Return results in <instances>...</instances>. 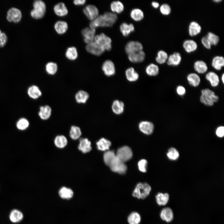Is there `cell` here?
Here are the masks:
<instances>
[{
	"label": "cell",
	"mask_w": 224,
	"mask_h": 224,
	"mask_svg": "<svg viewBox=\"0 0 224 224\" xmlns=\"http://www.w3.org/2000/svg\"><path fill=\"white\" fill-rule=\"evenodd\" d=\"M117 16L116 13L106 12L100 15L91 21L89 24L90 27L95 29L100 27H111L116 22Z\"/></svg>",
	"instance_id": "cell-1"
},
{
	"label": "cell",
	"mask_w": 224,
	"mask_h": 224,
	"mask_svg": "<svg viewBox=\"0 0 224 224\" xmlns=\"http://www.w3.org/2000/svg\"><path fill=\"white\" fill-rule=\"evenodd\" d=\"M200 100L201 103L208 106L213 105L214 103L219 100V97L215 95V92L208 88L202 89Z\"/></svg>",
	"instance_id": "cell-2"
},
{
	"label": "cell",
	"mask_w": 224,
	"mask_h": 224,
	"mask_svg": "<svg viewBox=\"0 0 224 224\" xmlns=\"http://www.w3.org/2000/svg\"><path fill=\"white\" fill-rule=\"evenodd\" d=\"M151 190V187L147 183H139L136 186L132 194L134 198L143 199L149 196Z\"/></svg>",
	"instance_id": "cell-3"
},
{
	"label": "cell",
	"mask_w": 224,
	"mask_h": 224,
	"mask_svg": "<svg viewBox=\"0 0 224 224\" xmlns=\"http://www.w3.org/2000/svg\"><path fill=\"white\" fill-rule=\"evenodd\" d=\"M33 8L30 12L31 17L36 19H40L44 17L46 10L45 3L41 0L35 1L33 3Z\"/></svg>",
	"instance_id": "cell-4"
},
{
	"label": "cell",
	"mask_w": 224,
	"mask_h": 224,
	"mask_svg": "<svg viewBox=\"0 0 224 224\" xmlns=\"http://www.w3.org/2000/svg\"><path fill=\"white\" fill-rule=\"evenodd\" d=\"M94 41L105 51H110L111 49L112 40L111 38L103 33L96 35Z\"/></svg>",
	"instance_id": "cell-5"
},
{
	"label": "cell",
	"mask_w": 224,
	"mask_h": 224,
	"mask_svg": "<svg viewBox=\"0 0 224 224\" xmlns=\"http://www.w3.org/2000/svg\"><path fill=\"white\" fill-rule=\"evenodd\" d=\"M109 166L112 171L121 174H124L127 170V167L124 162L119 159L116 156Z\"/></svg>",
	"instance_id": "cell-6"
},
{
	"label": "cell",
	"mask_w": 224,
	"mask_h": 224,
	"mask_svg": "<svg viewBox=\"0 0 224 224\" xmlns=\"http://www.w3.org/2000/svg\"><path fill=\"white\" fill-rule=\"evenodd\" d=\"M116 155L119 159L124 162L132 158L133 153L130 147L124 146L117 150Z\"/></svg>",
	"instance_id": "cell-7"
},
{
	"label": "cell",
	"mask_w": 224,
	"mask_h": 224,
	"mask_svg": "<svg viewBox=\"0 0 224 224\" xmlns=\"http://www.w3.org/2000/svg\"><path fill=\"white\" fill-rule=\"evenodd\" d=\"M83 12L90 20H93L99 16V10L95 5L88 4L83 9Z\"/></svg>",
	"instance_id": "cell-8"
},
{
	"label": "cell",
	"mask_w": 224,
	"mask_h": 224,
	"mask_svg": "<svg viewBox=\"0 0 224 224\" xmlns=\"http://www.w3.org/2000/svg\"><path fill=\"white\" fill-rule=\"evenodd\" d=\"M21 17V11L16 8H11L7 12V18L9 22L17 23L20 21Z\"/></svg>",
	"instance_id": "cell-9"
},
{
	"label": "cell",
	"mask_w": 224,
	"mask_h": 224,
	"mask_svg": "<svg viewBox=\"0 0 224 224\" xmlns=\"http://www.w3.org/2000/svg\"><path fill=\"white\" fill-rule=\"evenodd\" d=\"M143 46L140 42L130 41L128 42L125 46V51L128 55L136 52L142 50Z\"/></svg>",
	"instance_id": "cell-10"
},
{
	"label": "cell",
	"mask_w": 224,
	"mask_h": 224,
	"mask_svg": "<svg viewBox=\"0 0 224 224\" xmlns=\"http://www.w3.org/2000/svg\"><path fill=\"white\" fill-rule=\"evenodd\" d=\"M86 49L88 53L97 56L101 55L105 51L94 41L87 44L86 47Z\"/></svg>",
	"instance_id": "cell-11"
},
{
	"label": "cell",
	"mask_w": 224,
	"mask_h": 224,
	"mask_svg": "<svg viewBox=\"0 0 224 224\" xmlns=\"http://www.w3.org/2000/svg\"><path fill=\"white\" fill-rule=\"evenodd\" d=\"M96 32L95 29L90 27L83 29L82 30V33L83 37L84 42L87 44L93 42L96 35Z\"/></svg>",
	"instance_id": "cell-12"
},
{
	"label": "cell",
	"mask_w": 224,
	"mask_h": 224,
	"mask_svg": "<svg viewBox=\"0 0 224 224\" xmlns=\"http://www.w3.org/2000/svg\"><path fill=\"white\" fill-rule=\"evenodd\" d=\"M102 68L104 74L109 77L113 75L115 73V69L113 62L110 60H107L103 63Z\"/></svg>",
	"instance_id": "cell-13"
},
{
	"label": "cell",
	"mask_w": 224,
	"mask_h": 224,
	"mask_svg": "<svg viewBox=\"0 0 224 224\" xmlns=\"http://www.w3.org/2000/svg\"><path fill=\"white\" fill-rule=\"evenodd\" d=\"M138 127L141 132L147 135L152 134L154 129L153 124L150 122L146 121L140 122Z\"/></svg>",
	"instance_id": "cell-14"
},
{
	"label": "cell",
	"mask_w": 224,
	"mask_h": 224,
	"mask_svg": "<svg viewBox=\"0 0 224 224\" xmlns=\"http://www.w3.org/2000/svg\"><path fill=\"white\" fill-rule=\"evenodd\" d=\"M145 53L142 50H140L128 55V58L130 61L134 63H139L144 61Z\"/></svg>",
	"instance_id": "cell-15"
},
{
	"label": "cell",
	"mask_w": 224,
	"mask_h": 224,
	"mask_svg": "<svg viewBox=\"0 0 224 224\" xmlns=\"http://www.w3.org/2000/svg\"><path fill=\"white\" fill-rule=\"evenodd\" d=\"M160 217L161 219L164 221L168 222H171L174 217L173 211L170 208H164L161 211Z\"/></svg>",
	"instance_id": "cell-16"
},
{
	"label": "cell",
	"mask_w": 224,
	"mask_h": 224,
	"mask_svg": "<svg viewBox=\"0 0 224 224\" xmlns=\"http://www.w3.org/2000/svg\"><path fill=\"white\" fill-rule=\"evenodd\" d=\"M78 148L84 153L90 152L92 149L91 142L87 138L80 139Z\"/></svg>",
	"instance_id": "cell-17"
},
{
	"label": "cell",
	"mask_w": 224,
	"mask_h": 224,
	"mask_svg": "<svg viewBox=\"0 0 224 224\" xmlns=\"http://www.w3.org/2000/svg\"><path fill=\"white\" fill-rule=\"evenodd\" d=\"M27 93L29 96L33 99H37L42 95V92L39 87L35 85L29 86L27 90Z\"/></svg>",
	"instance_id": "cell-18"
},
{
	"label": "cell",
	"mask_w": 224,
	"mask_h": 224,
	"mask_svg": "<svg viewBox=\"0 0 224 224\" xmlns=\"http://www.w3.org/2000/svg\"><path fill=\"white\" fill-rule=\"evenodd\" d=\"M181 59V56L179 53L174 52L168 57L167 63L169 66H176L180 64Z\"/></svg>",
	"instance_id": "cell-19"
},
{
	"label": "cell",
	"mask_w": 224,
	"mask_h": 224,
	"mask_svg": "<svg viewBox=\"0 0 224 224\" xmlns=\"http://www.w3.org/2000/svg\"><path fill=\"white\" fill-rule=\"evenodd\" d=\"M54 11L55 14L59 16H66L68 13V11L65 4L60 2L55 5L54 7Z\"/></svg>",
	"instance_id": "cell-20"
},
{
	"label": "cell",
	"mask_w": 224,
	"mask_h": 224,
	"mask_svg": "<svg viewBox=\"0 0 224 224\" xmlns=\"http://www.w3.org/2000/svg\"><path fill=\"white\" fill-rule=\"evenodd\" d=\"M205 78L213 87H217L219 84V77L217 74L214 72L210 71L208 72L205 75Z\"/></svg>",
	"instance_id": "cell-21"
},
{
	"label": "cell",
	"mask_w": 224,
	"mask_h": 224,
	"mask_svg": "<svg viewBox=\"0 0 224 224\" xmlns=\"http://www.w3.org/2000/svg\"><path fill=\"white\" fill-rule=\"evenodd\" d=\"M11 221L13 223H17L21 221L23 218L22 213L20 210L14 209L10 212L9 216Z\"/></svg>",
	"instance_id": "cell-22"
},
{
	"label": "cell",
	"mask_w": 224,
	"mask_h": 224,
	"mask_svg": "<svg viewBox=\"0 0 224 224\" xmlns=\"http://www.w3.org/2000/svg\"><path fill=\"white\" fill-rule=\"evenodd\" d=\"M200 25L196 21H192L189 23L188 27L189 34L191 36L196 35L201 31Z\"/></svg>",
	"instance_id": "cell-23"
},
{
	"label": "cell",
	"mask_w": 224,
	"mask_h": 224,
	"mask_svg": "<svg viewBox=\"0 0 224 224\" xmlns=\"http://www.w3.org/2000/svg\"><path fill=\"white\" fill-rule=\"evenodd\" d=\"M183 46L185 50L188 53L195 51L198 48L197 43L193 40H185L183 43Z\"/></svg>",
	"instance_id": "cell-24"
},
{
	"label": "cell",
	"mask_w": 224,
	"mask_h": 224,
	"mask_svg": "<svg viewBox=\"0 0 224 224\" xmlns=\"http://www.w3.org/2000/svg\"><path fill=\"white\" fill-rule=\"evenodd\" d=\"M120 30L123 36H128L134 30V27L132 23L128 24L126 22L122 23L120 26Z\"/></svg>",
	"instance_id": "cell-25"
},
{
	"label": "cell",
	"mask_w": 224,
	"mask_h": 224,
	"mask_svg": "<svg viewBox=\"0 0 224 224\" xmlns=\"http://www.w3.org/2000/svg\"><path fill=\"white\" fill-rule=\"evenodd\" d=\"M51 109L50 106L46 105L40 107L38 112L39 117L43 120L48 119L51 115Z\"/></svg>",
	"instance_id": "cell-26"
},
{
	"label": "cell",
	"mask_w": 224,
	"mask_h": 224,
	"mask_svg": "<svg viewBox=\"0 0 224 224\" xmlns=\"http://www.w3.org/2000/svg\"><path fill=\"white\" fill-rule=\"evenodd\" d=\"M195 70L200 74L205 73L208 70V67L206 63L202 60L195 61L194 65Z\"/></svg>",
	"instance_id": "cell-27"
},
{
	"label": "cell",
	"mask_w": 224,
	"mask_h": 224,
	"mask_svg": "<svg viewBox=\"0 0 224 224\" xmlns=\"http://www.w3.org/2000/svg\"><path fill=\"white\" fill-rule=\"evenodd\" d=\"M68 28L67 23L64 21H58L54 25V29L56 32L59 34L61 35L65 33L67 31Z\"/></svg>",
	"instance_id": "cell-28"
},
{
	"label": "cell",
	"mask_w": 224,
	"mask_h": 224,
	"mask_svg": "<svg viewBox=\"0 0 224 224\" xmlns=\"http://www.w3.org/2000/svg\"><path fill=\"white\" fill-rule=\"evenodd\" d=\"M157 203L159 206L166 205L169 199V195L168 193H158L155 196Z\"/></svg>",
	"instance_id": "cell-29"
},
{
	"label": "cell",
	"mask_w": 224,
	"mask_h": 224,
	"mask_svg": "<svg viewBox=\"0 0 224 224\" xmlns=\"http://www.w3.org/2000/svg\"><path fill=\"white\" fill-rule=\"evenodd\" d=\"M212 67L216 70H221L224 66V58L222 56H216L214 57L212 62Z\"/></svg>",
	"instance_id": "cell-30"
},
{
	"label": "cell",
	"mask_w": 224,
	"mask_h": 224,
	"mask_svg": "<svg viewBox=\"0 0 224 224\" xmlns=\"http://www.w3.org/2000/svg\"><path fill=\"white\" fill-rule=\"evenodd\" d=\"M187 78L189 84L193 86L197 87L200 83V77L196 73H192L189 74Z\"/></svg>",
	"instance_id": "cell-31"
},
{
	"label": "cell",
	"mask_w": 224,
	"mask_h": 224,
	"mask_svg": "<svg viewBox=\"0 0 224 224\" xmlns=\"http://www.w3.org/2000/svg\"><path fill=\"white\" fill-rule=\"evenodd\" d=\"M112 109L114 114H120L124 112V104L121 101L115 100L112 103Z\"/></svg>",
	"instance_id": "cell-32"
},
{
	"label": "cell",
	"mask_w": 224,
	"mask_h": 224,
	"mask_svg": "<svg viewBox=\"0 0 224 224\" xmlns=\"http://www.w3.org/2000/svg\"><path fill=\"white\" fill-rule=\"evenodd\" d=\"M97 149L101 151L108 150L111 145V142L104 138L100 139L96 143Z\"/></svg>",
	"instance_id": "cell-33"
},
{
	"label": "cell",
	"mask_w": 224,
	"mask_h": 224,
	"mask_svg": "<svg viewBox=\"0 0 224 224\" xmlns=\"http://www.w3.org/2000/svg\"><path fill=\"white\" fill-rule=\"evenodd\" d=\"M125 75L127 79L130 82L136 81L139 78L138 73L132 67L129 68L126 70Z\"/></svg>",
	"instance_id": "cell-34"
},
{
	"label": "cell",
	"mask_w": 224,
	"mask_h": 224,
	"mask_svg": "<svg viewBox=\"0 0 224 224\" xmlns=\"http://www.w3.org/2000/svg\"><path fill=\"white\" fill-rule=\"evenodd\" d=\"M110 7L112 12L115 13H121L124 9V5L119 1H114L112 2L110 4Z\"/></svg>",
	"instance_id": "cell-35"
},
{
	"label": "cell",
	"mask_w": 224,
	"mask_h": 224,
	"mask_svg": "<svg viewBox=\"0 0 224 224\" xmlns=\"http://www.w3.org/2000/svg\"><path fill=\"white\" fill-rule=\"evenodd\" d=\"M141 221V216L136 212H131L127 218V221L129 224H139Z\"/></svg>",
	"instance_id": "cell-36"
},
{
	"label": "cell",
	"mask_w": 224,
	"mask_h": 224,
	"mask_svg": "<svg viewBox=\"0 0 224 224\" xmlns=\"http://www.w3.org/2000/svg\"><path fill=\"white\" fill-rule=\"evenodd\" d=\"M89 97V94L83 90H80L78 91L75 96L76 101L79 103H85Z\"/></svg>",
	"instance_id": "cell-37"
},
{
	"label": "cell",
	"mask_w": 224,
	"mask_h": 224,
	"mask_svg": "<svg viewBox=\"0 0 224 224\" xmlns=\"http://www.w3.org/2000/svg\"><path fill=\"white\" fill-rule=\"evenodd\" d=\"M78 52L76 48L75 47L68 48L65 53L66 57L70 60H76L78 57Z\"/></svg>",
	"instance_id": "cell-38"
},
{
	"label": "cell",
	"mask_w": 224,
	"mask_h": 224,
	"mask_svg": "<svg viewBox=\"0 0 224 224\" xmlns=\"http://www.w3.org/2000/svg\"><path fill=\"white\" fill-rule=\"evenodd\" d=\"M131 18L136 21H140L144 17V13L141 9L138 8H134L130 12Z\"/></svg>",
	"instance_id": "cell-39"
},
{
	"label": "cell",
	"mask_w": 224,
	"mask_h": 224,
	"mask_svg": "<svg viewBox=\"0 0 224 224\" xmlns=\"http://www.w3.org/2000/svg\"><path fill=\"white\" fill-rule=\"evenodd\" d=\"M147 74L151 76L157 75L159 72V68L156 64L152 63L148 65L146 68Z\"/></svg>",
	"instance_id": "cell-40"
},
{
	"label": "cell",
	"mask_w": 224,
	"mask_h": 224,
	"mask_svg": "<svg viewBox=\"0 0 224 224\" xmlns=\"http://www.w3.org/2000/svg\"><path fill=\"white\" fill-rule=\"evenodd\" d=\"M54 143L55 145L58 148H62L67 145L68 140L66 137L63 135H58L55 138Z\"/></svg>",
	"instance_id": "cell-41"
},
{
	"label": "cell",
	"mask_w": 224,
	"mask_h": 224,
	"mask_svg": "<svg viewBox=\"0 0 224 224\" xmlns=\"http://www.w3.org/2000/svg\"><path fill=\"white\" fill-rule=\"evenodd\" d=\"M59 194L62 198L68 199L72 197L73 192L71 189L63 187L60 189Z\"/></svg>",
	"instance_id": "cell-42"
},
{
	"label": "cell",
	"mask_w": 224,
	"mask_h": 224,
	"mask_svg": "<svg viewBox=\"0 0 224 224\" xmlns=\"http://www.w3.org/2000/svg\"><path fill=\"white\" fill-rule=\"evenodd\" d=\"M17 128L21 130L26 129L29 125L28 120L25 118L22 117L19 119L17 121L16 124Z\"/></svg>",
	"instance_id": "cell-43"
},
{
	"label": "cell",
	"mask_w": 224,
	"mask_h": 224,
	"mask_svg": "<svg viewBox=\"0 0 224 224\" xmlns=\"http://www.w3.org/2000/svg\"><path fill=\"white\" fill-rule=\"evenodd\" d=\"M168 58L167 53L163 50H159L157 53V56L156 58V62L160 64L164 63Z\"/></svg>",
	"instance_id": "cell-44"
},
{
	"label": "cell",
	"mask_w": 224,
	"mask_h": 224,
	"mask_svg": "<svg viewBox=\"0 0 224 224\" xmlns=\"http://www.w3.org/2000/svg\"><path fill=\"white\" fill-rule=\"evenodd\" d=\"M116 155L113 151H108L103 155V160L105 163L109 166L111 161L116 157Z\"/></svg>",
	"instance_id": "cell-45"
},
{
	"label": "cell",
	"mask_w": 224,
	"mask_h": 224,
	"mask_svg": "<svg viewBox=\"0 0 224 224\" xmlns=\"http://www.w3.org/2000/svg\"><path fill=\"white\" fill-rule=\"evenodd\" d=\"M82 134L80 128L77 126H72L70 131V136L73 139L76 140Z\"/></svg>",
	"instance_id": "cell-46"
},
{
	"label": "cell",
	"mask_w": 224,
	"mask_h": 224,
	"mask_svg": "<svg viewBox=\"0 0 224 224\" xmlns=\"http://www.w3.org/2000/svg\"><path fill=\"white\" fill-rule=\"evenodd\" d=\"M45 70L48 74L53 75L55 74L57 71V65L55 63L49 62L46 65Z\"/></svg>",
	"instance_id": "cell-47"
},
{
	"label": "cell",
	"mask_w": 224,
	"mask_h": 224,
	"mask_svg": "<svg viewBox=\"0 0 224 224\" xmlns=\"http://www.w3.org/2000/svg\"><path fill=\"white\" fill-rule=\"evenodd\" d=\"M205 36L212 46L216 45L219 41V37L212 32H208Z\"/></svg>",
	"instance_id": "cell-48"
},
{
	"label": "cell",
	"mask_w": 224,
	"mask_h": 224,
	"mask_svg": "<svg viewBox=\"0 0 224 224\" xmlns=\"http://www.w3.org/2000/svg\"><path fill=\"white\" fill-rule=\"evenodd\" d=\"M167 156L169 159L175 160L179 157V153L177 149L175 148L171 147L168 150Z\"/></svg>",
	"instance_id": "cell-49"
},
{
	"label": "cell",
	"mask_w": 224,
	"mask_h": 224,
	"mask_svg": "<svg viewBox=\"0 0 224 224\" xmlns=\"http://www.w3.org/2000/svg\"><path fill=\"white\" fill-rule=\"evenodd\" d=\"M160 10L161 12L163 15H168L171 12V8L168 4L165 3L162 4L160 7Z\"/></svg>",
	"instance_id": "cell-50"
},
{
	"label": "cell",
	"mask_w": 224,
	"mask_h": 224,
	"mask_svg": "<svg viewBox=\"0 0 224 224\" xmlns=\"http://www.w3.org/2000/svg\"><path fill=\"white\" fill-rule=\"evenodd\" d=\"M138 167L139 170L142 172H145L147 170V162L145 159L140 160L138 162Z\"/></svg>",
	"instance_id": "cell-51"
},
{
	"label": "cell",
	"mask_w": 224,
	"mask_h": 224,
	"mask_svg": "<svg viewBox=\"0 0 224 224\" xmlns=\"http://www.w3.org/2000/svg\"><path fill=\"white\" fill-rule=\"evenodd\" d=\"M7 41V37L6 34L2 32L0 36V47H3Z\"/></svg>",
	"instance_id": "cell-52"
},
{
	"label": "cell",
	"mask_w": 224,
	"mask_h": 224,
	"mask_svg": "<svg viewBox=\"0 0 224 224\" xmlns=\"http://www.w3.org/2000/svg\"><path fill=\"white\" fill-rule=\"evenodd\" d=\"M201 41L203 46L206 49H211L212 45L205 36L202 38Z\"/></svg>",
	"instance_id": "cell-53"
},
{
	"label": "cell",
	"mask_w": 224,
	"mask_h": 224,
	"mask_svg": "<svg viewBox=\"0 0 224 224\" xmlns=\"http://www.w3.org/2000/svg\"><path fill=\"white\" fill-rule=\"evenodd\" d=\"M216 133L217 136L219 137H222L224 135V127L220 126L218 127L216 131Z\"/></svg>",
	"instance_id": "cell-54"
},
{
	"label": "cell",
	"mask_w": 224,
	"mask_h": 224,
	"mask_svg": "<svg viewBox=\"0 0 224 224\" xmlns=\"http://www.w3.org/2000/svg\"><path fill=\"white\" fill-rule=\"evenodd\" d=\"M176 91L177 94L181 96L184 95L186 92L185 88L182 86H178L176 88Z\"/></svg>",
	"instance_id": "cell-55"
},
{
	"label": "cell",
	"mask_w": 224,
	"mask_h": 224,
	"mask_svg": "<svg viewBox=\"0 0 224 224\" xmlns=\"http://www.w3.org/2000/svg\"><path fill=\"white\" fill-rule=\"evenodd\" d=\"M86 2V0H75L73 1V3L76 5H84Z\"/></svg>",
	"instance_id": "cell-56"
},
{
	"label": "cell",
	"mask_w": 224,
	"mask_h": 224,
	"mask_svg": "<svg viewBox=\"0 0 224 224\" xmlns=\"http://www.w3.org/2000/svg\"><path fill=\"white\" fill-rule=\"evenodd\" d=\"M152 6L154 8H158L160 6L159 3L156 1H153L152 2Z\"/></svg>",
	"instance_id": "cell-57"
},
{
	"label": "cell",
	"mask_w": 224,
	"mask_h": 224,
	"mask_svg": "<svg viewBox=\"0 0 224 224\" xmlns=\"http://www.w3.org/2000/svg\"><path fill=\"white\" fill-rule=\"evenodd\" d=\"M221 79L223 84L224 83V74L223 73Z\"/></svg>",
	"instance_id": "cell-58"
},
{
	"label": "cell",
	"mask_w": 224,
	"mask_h": 224,
	"mask_svg": "<svg viewBox=\"0 0 224 224\" xmlns=\"http://www.w3.org/2000/svg\"><path fill=\"white\" fill-rule=\"evenodd\" d=\"M213 1L215 2H219L222 1L221 0H213Z\"/></svg>",
	"instance_id": "cell-59"
},
{
	"label": "cell",
	"mask_w": 224,
	"mask_h": 224,
	"mask_svg": "<svg viewBox=\"0 0 224 224\" xmlns=\"http://www.w3.org/2000/svg\"><path fill=\"white\" fill-rule=\"evenodd\" d=\"M2 33V32H1V30H0V35H1Z\"/></svg>",
	"instance_id": "cell-60"
}]
</instances>
